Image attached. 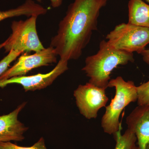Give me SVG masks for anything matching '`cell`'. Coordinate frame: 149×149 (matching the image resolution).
Here are the masks:
<instances>
[{"instance_id": "1", "label": "cell", "mask_w": 149, "mask_h": 149, "mask_svg": "<svg viewBox=\"0 0 149 149\" xmlns=\"http://www.w3.org/2000/svg\"><path fill=\"white\" fill-rule=\"evenodd\" d=\"M108 0H74L58 24L50 47L60 59L77 60L90 42L93 32L97 29L100 11Z\"/></svg>"}, {"instance_id": "2", "label": "cell", "mask_w": 149, "mask_h": 149, "mask_svg": "<svg viewBox=\"0 0 149 149\" xmlns=\"http://www.w3.org/2000/svg\"><path fill=\"white\" fill-rule=\"evenodd\" d=\"M134 61L133 53L117 49L103 40L97 53L85 59L82 70L90 78L89 83L106 90L108 88L112 71L118 65Z\"/></svg>"}, {"instance_id": "3", "label": "cell", "mask_w": 149, "mask_h": 149, "mask_svg": "<svg viewBox=\"0 0 149 149\" xmlns=\"http://www.w3.org/2000/svg\"><path fill=\"white\" fill-rule=\"evenodd\" d=\"M108 87L115 88V95L106 107L101 125L105 133L113 135L121 128L119 117L123 110L130 103L137 101L138 93L137 86L133 81L126 82L120 76L110 80Z\"/></svg>"}, {"instance_id": "4", "label": "cell", "mask_w": 149, "mask_h": 149, "mask_svg": "<svg viewBox=\"0 0 149 149\" xmlns=\"http://www.w3.org/2000/svg\"><path fill=\"white\" fill-rule=\"evenodd\" d=\"M38 16H32L25 20L13 22L12 34L7 40L0 45L6 52L11 50L24 52H35L45 49L38 36L36 26Z\"/></svg>"}, {"instance_id": "5", "label": "cell", "mask_w": 149, "mask_h": 149, "mask_svg": "<svg viewBox=\"0 0 149 149\" xmlns=\"http://www.w3.org/2000/svg\"><path fill=\"white\" fill-rule=\"evenodd\" d=\"M106 39L110 45L117 49L141 54L149 44V28L122 23L116 25Z\"/></svg>"}, {"instance_id": "6", "label": "cell", "mask_w": 149, "mask_h": 149, "mask_svg": "<svg viewBox=\"0 0 149 149\" xmlns=\"http://www.w3.org/2000/svg\"><path fill=\"white\" fill-rule=\"evenodd\" d=\"M105 90L88 83L80 85L73 95L80 113L88 119L96 118L98 112L109 100Z\"/></svg>"}, {"instance_id": "7", "label": "cell", "mask_w": 149, "mask_h": 149, "mask_svg": "<svg viewBox=\"0 0 149 149\" xmlns=\"http://www.w3.org/2000/svg\"><path fill=\"white\" fill-rule=\"evenodd\" d=\"M57 56L55 49L50 46L33 54L22 55L13 66L0 76V81L24 76L32 69L56 63Z\"/></svg>"}, {"instance_id": "8", "label": "cell", "mask_w": 149, "mask_h": 149, "mask_svg": "<svg viewBox=\"0 0 149 149\" xmlns=\"http://www.w3.org/2000/svg\"><path fill=\"white\" fill-rule=\"evenodd\" d=\"M68 61L60 59L52 71L46 74H38L30 76L11 77L0 81V88L11 84H18L22 86L25 91L40 90L49 86L54 81L68 70Z\"/></svg>"}, {"instance_id": "9", "label": "cell", "mask_w": 149, "mask_h": 149, "mask_svg": "<svg viewBox=\"0 0 149 149\" xmlns=\"http://www.w3.org/2000/svg\"><path fill=\"white\" fill-rule=\"evenodd\" d=\"M126 123L136 135L139 149H149V104L136 107L127 116Z\"/></svg>"}, {"instance_id": "10", "label": "cell", "mask_w": 149, "mask_h": 149, "mask_svg": "<svg viewBox=\"0 0 149 149\" xmlns=\"http://www.w3.org/2000/svg\"><path fill=\"white\" fill-rule=\"evenodd\" d=\"M26 103L19 105L8 114L0 116V142L22 141L28 128L18 119V116Z\"/></svg>"}, {"instance_id": "11", "label": "cell", "mask_w": 149, "mask_h": 149, "mask_svg": "<svg viewBox=\"0 0 149 149\" xmlns=\"http://www.w3.org/2000/svg\"><path fill=\"white\" fill-rule=\"evenodd\" d=\"M47 12V9L35 3L33 0H26L21 5L16 8L6 11H0V22L6 19L25 15L28 17L39 16Z\"/></svg>"}, {"instance_id": "12", "label": "cell", "mask_w": 149, "mask_h": 149, "mask_svg": "<svg viewBox=\"0 0 149 149\" xmlns=\"http://www.w3.org/2000/svg\"><path fill=\"white\" fill-rule=\"evenodd\" d=\"M128 9V23L149 28V5L143 0H130Z\"/></svg>"}, {"instance_id": "13", "label": "cell", "mask_w": 149, "mask_h": 149, "mask_svg": "<svg viewBox=\"0 0 149 149\" xmlns=\"http://www.w3.org/2000/svg\"><path fill=\"white\" fill-rule=\"evenodd\" d=\"M120 130L121 128L113 135L116 142L114 149H139L136 144L137 139L135 133L128 128L121 135Z\"/></svg>"}, {"instance_id": "14", "label": "cell", "mask_w": 149, "mask_h": 149, "mask_svg": "<svg viewBox=\"0 0 149 149\" xmlns=\"http://www.w3.org/2000/svg\"><path fill=\"white\" fill-rule=\"evenodd\" d=\"M0 149H47L45 143V139L41 137L37 143L31 147H22L13 144L10 142H0Z\"/></svg>"}, {"instance_id": "15", "label": "cell", "mask_w": 149, "mask_h": 149, "mask_svg": "<svg viewBox=\"0 0 149 149\" xmlns=\"http://www.w3.org/2000/svg\"><path fill=\"white\" fill-rule=\"evenodd\" d=\"M138 106L149 104V80L137 87Z\"/></svg>"}, {"instance_id": "16", "label": "cell", "mask_w": 149, "mask_h": 149, "mask_svg": "<svg viewBox=\"0 0 149 149\" xmlns=\"http://www.w3.org/2000/svg\"><path fill=\"white\" fill-rule=\"evenodd\" d=\"M22 54L17 51L11 50L8 54L0 61V76L8 69L11 63Z\"/></svg>"}, {"instance_id": "17", "label": "cell", "mask_w": 149, "mask_h": 149, "mask_svg": "<svg viewBox=\"0 0 149 149\" xmlns=\"http://www.w3.org/2000/svg\"><path fill=\"white\" fill-rule=\"evenodd\" d=\"M141 54L143 56V61L149 65V49H144Z\"/></svg>"}, {"instance_id": "18", "label": "cell", "mask_w": 149, "mask_h": 149, "mask_svg": "<svg viewBox=\"0 0 149 149\" xmlns=\"http://www.w3.org/2000/svg\"><path fill=\"white\" fill-rule=\"evenodd\" d=\"M39 2H41L42 0H36ZM51 2V6L54 8H57L59 7L61 5L63 2V0H50Z\"/></svg>"}, {"instance_id": "19", "label": "cell", "mask_w": 149, "mask_h": 149, "mask_svg": "<svg viewBox=\"0 0 149 149\" xmlns=\"http://www.w3.org/2000/svg\"><path fill=\"white\" fill-rule=\"evenodd\" d=\"M145 1H146L147 2H148L149 3V0H145Z\"/></svg>"}, {"instance_id": "20", "label": "cell", "mask_w": 149, "mask_h": 149, "mask_svg": "<svg viewBox=\"0 0 149 149\" xmlns=\"http://www.w3.org/2000/svg\"><path fill=\"white\" fill-rule=\"evenodd\" d=\"M1 49V47H0V49Z\"/></svg>"}]
</instances>
